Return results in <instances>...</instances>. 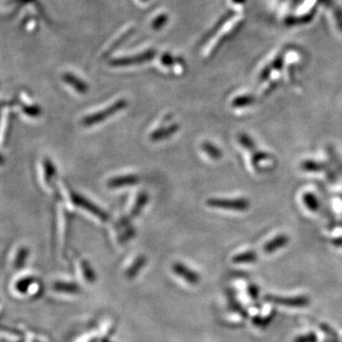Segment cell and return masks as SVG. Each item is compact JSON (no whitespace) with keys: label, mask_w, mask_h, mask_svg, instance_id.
Instances as JSON below:
<instances>
[{"label":"cell","mask_w":342,"mask_h":342,"mask_svg":"<svg viewBox=\"0 0 342 342\" xmlns=\"http://www.w3.org/2000/svg\"><path fill=\"white\" fill-rule=\"evenodd\" d=\"M127 106V101L125 99H120L113 103L112 105L105 108L102 111H99L97 112H94L92 114H90L82 119L81 124L84 126H92V125H97L105 121L106 119L111 118L114 116L116 113L125 110Z\"/></svg>","instance_id":"cell-1"},{"label":"cell","mask_w":342,"mask_h":342,"mask_svg":"<svg viewBox=\"0 0 342 342\" xmlns=\"http://www.w3.org/2000/svg\"><path fill=\"white\" fill-rule=\"evenodd\" d=\"M206 204L213 208L225 210L246 211L250 207V202L245 198L239 199H217L212 198L206 201Z\"/></svg>","instance_id":"cell-2"},{"label":"cell","mask_w":342,"mask_h":342,"mask_svg":"<svg viewBox=\"0 0 342 342\" xmlns=\"http://www.w3.org/2000/svg\"><path fill=\"white\" fill-rule=\"evenodd\" d=\"M71 200L75 206H78L80 208H83L84 210L90 212L93 216L100 219L103 222H108L110 216L108 212L102 209L97 204L92 203L89 199L82 196L77 192H71Z\"/></svg>","instance_id":"cell-3"},{"label":"cell","mask_w":342,"mask_h":342,"mask_svg":"<svg viewBox=\"0 0 342 342\" xmlns=\"http://www.w3.org/2000/svg\"><path fill=\"white\" fill-rule=\"evenodd\" d=\"M155 56V51L154 50H148L146 52L140 53L137 55L133 56H126V57H120L113 59L110 62V64L113 67H126L133 66V65H140L145 63L149 60H152Z\"/></svg>","instance_id":"cell-4"},{"label":"cell","mask_w":342,"mask_h":342,"mask_svg":"<svg viewBox=\"0 0 342 342\" xmlns=\"http://www.w3.org/2000/svg\"><path fill=\"white\" fill-rule=\"evenodd\" d=\"M265 300L269 303H276L287 307H305L309 304V298L305 296H291V297H282V296H267Z\"/></svg>","instance_id":"cell-5"},{"label":"cell","mask_w":342,"mask_h":342,"mask_svg":"<svg viewBox=\"0 0 342 342\" xmlns=\"http://www.w3.org/2000/svg\"><path fill=\"white\" fill-rule=\"evenodd\" d=\"M173 272L181 277H183L186 283L197 284L200 282V276L195 271L188 268L185 264L181 263H174L172 265Z\"/></svg>","instance_id":"cell-6"},{"label":"cell","mask_w":342,"mask_h":342,"mask_svg":"<svg viewBox=\"0 0 342 342\" xmlns=\"http://www.w3.org/2000/svg\"><path fill=\"white\" fill-rule=\"evenodd\" d=\"M180 130V125L178 124H171L165 126H161L149 134V140L152 142H161L166 139L170 138L174 134H176Z\"/></svg>","instance_id":"cell-7"},{"label":"cell","mask_w":342,"mask_h":342,"mask_svg":"<svg viewBox=\"0 0 342 342\" xmlns=\"http://www.w3.org/2000/svg\"><path fill=\"white\" fill-rule=\"evenodd\" d=\"M140 181V178L134 174L125 175V176H117L110 179L108 181V186L110 188H121L125 186H132L137 184Z\"/></svg>","instance_id":"cell-8"},{"label":"cell","mask_w":342,"mask_h":342,"mask_svg":"<svg viewBox=\"0 0 342 342\" xmlns=\"http://www.w3.org/2000/svg\"><path fill=\"white\" fill-rule=\"evenodd\" d=\"M289 237L287 235L280 234V235L273 238L272 240H270L269 242H267L266 244H264L263 252L265 254H272V253L276 252V250L286 246L289 243Z\"/></svg>","instance_id":"cell-9"},{"label":"cell","mask_w":342,"mask_h":342,"mask_svg":"<svg viewBox=\"0 0 342 342\" xmlns=\"http://www.w3.org/2000/svg\"><path fill=\"white\" fill-rule=\"evenodd\" d=\"M63 81L68 85L73 87V89L81 94H85L89 92V86L85 81L80 79L79 77L75 76L74 74L71 73H66L63 74Z\"/></svg>","instance_id":"cell-10"},{"label":"cell","mask_w":342,"mask_h":342,"mask_svg":"<svg viewBox=\"0 0 342 342\" xmlns=\"http://www.w3.org/2000/svg\"><path fill=\"white\" fill-rule=\"evenodd\" d=\"M149 201V196L148 194L145 192V191H142L140 192L138 195H137V198L134 202V204L132 206V210H131V214H130V217L135 218L137 217L140 215V213L142 212V210L145 208V205L147 204Z\"/></svg>","instance_id":"cell-11"},{"label":"cell","mask_w":342,"mask_h":342,"mask_svg":"<svg viewBox=\"0 0 342 342\" xmlns=\"http://www.w3.org/2000/svg\"><path fill=\"white\" fill-rule=\"evenodd\" d=\"M43 172H44V179L47 184L51 185L54 182L57 172L55 165H53V162L49 158H45L43 160Z\"/></svg>","instance_id":"cell-12"},{"label":"cell","mask_w":342,"mask_h":342,"mask_svg":"<svg viewBox=\"0 0 342 342\" xmlns=\"http://www.w3.org/2000/svg\"><path fill=\"white\" fill-rule=\"evenodd\" d=\"M303 204L312 212H317L320 208V203L318 198L312 192H306L303 195Z\"/></svg>","instance_id":"cell-13"},{"label":"cell","mask_w":342,"mask_h":342,"mask_svg":"<svg viewBox=\"0 0 342 342\" xmlns=\"http://www.w3.org/2000/svg\"><path fill=\"white\" fill-rule=\"evenodd\" d=\"M202 149L213 160H219L223 157L222 151L209 141H204L202 143Z\"/></svg>","instance_id":"cell-14"},{"label":"cell","mask_w":342,"mask_h":342,"mask_svg":"<svg viewBox=\"0 0 342 342\" xmlns=\"http://www.w3.org/2000/svg\"><path fill=\"white\" fill-rule=\"evenodd\" d=\"M302 169L307 172H319V171L327 170V165L323 163L316 162L314 160H305L301 165Z\"/></svg>","instance_id":"cell-15"},{"label":"cell","mask_w":342,"mask_h":342,"mask_svg":"<svg viewBox=\"0 0 342 342\" xmlns=\"http://www.w3.org/2000/svg\"><path fill=\"white\" fill-rule=\"evenodd\" d=\"M256 260L258 255L255 251H247L233 256L232 262L234 263H252L256 262Z\"/></svg>","instance_id":"cell-16"},{"label":"cell","mask_w":342,"mask_h":342,"mask_svg":"<svg viewBox=\"0 0 342 342\" xmlns=\"http://www.w3.org/2000/svg\"><path fill=\"white\" fill-rule=\"evenodd\" d=\"M146 263V258L145 256H139L133 263L132 266L126 270V276L129 277H133L138 274L139 271L145 266Z\"/></svg>","instance_id":"cell-17"},{"label":"cell","mask_w":342,"mask_h":342,"mask_svg":"<svg viewBox=\"0 0 342 342\" xmlns=\"http://www.w3.org/2000/svg\"><path fill=\"white\" fill-rule=\"evenodd\" d=\"M271 158L270 154H268L267 152H262V151H258L256 149L255 152H252V160H251V163H252V165L253 167L256 169V170L259 171L260 169V164L263 162V161H267Z\"/></svg>","instance_id":"cell-18"},{"label":"cell","mask_w":342,"mask_h":342,"mask_svg":"<svg viewBox=\"0 0 342 342\" xmlns=\"http://www.w3.org/2000/svg\"><path fill=\"white\" fill-rule=\"evenodd\" d=\"M29 253H30L29 249L27 247H25V246L20 247L18 251H17L15 260H14V267L15 268L20 269V268H22L25 265L27 259H28V256H29Z\"/></svg>","instance_id":"cell-19"},{"label":"cell","mask_w":342,"mask_h":342,"mask_svg":"<svg viewBox=\"0 0 342 342\" xmlns=\"http://www.w3.org/2000/svg\"><path fill=\"white\" fill-rule=\"evenodd\" d=\"M239 142H240L242 146H244L245 149L251 152V153L255 152L256 149V144H255L254 140L251 138L249 135H247L246 133H241L239 135Z\"/></svg>","instance_id":"cell-20"},{"label":"cell","mask_w":342,"mask_h":342,"mask_svg":"<svg viewBox=\"0 0 342 342\" xmlns=\"http://www.w3.org/2000/svg\"><path fill=\"white\" fill-rule=\"evenodd\" d=\"M254 101H255V98L251 95H242L233 100L232 106L233 108H245L247 105H252Z\"/></svg>","instance_id":"cell-21"},{"label":"cell","mask_w":342,"mask_h":342,"mask_svg":"<svg viewBox=\"0 0 342 342\" xmlns=\"http://www.w3.org/2000/svg\"><path fill=\"white\" fill-rule=\"evenodd\" d=\"M81 268H82L83 275L85 276L86 280H87L89 283H92V282L95 280V273H94V271L92 269L91 264L88 263L87 261H82V263H81Z\"/></svg>","instance_id":"cell-22"},{"label":"cell","mask_w":342,"mask_h":342,"mask_svg":"<svg viewBox=\"0 0 342 342\" xmlns=\"http://www.w3.org/2000/svg\"><path fill=\"white\" fill-rule=\"evenodd\" d=\"M23 112L31 117H39L42 113V110L38 105H24L22 106Z\"/></svg>","instance_id":"cell-23"},{"label":"cell","mask_w":342,"mask_h":342,"mask_svg":"<svg viewBox=\"0 0 342 342\" xmlns=\"http://www.w3.org/2000/svg\"><path fill=\"white\" fill-rule=\"evenodd\" d=\"M167 21H168V16L166 14H161L152 22V28L154 30H160L165 26Z\"/></svg>","instance_id":"cell-24"},{"label":"cell","mask_w":342,"mask_h":342,"mask_svg":"<svg viewBox=\"0 0 342 342\" xmlns=\"http://www.w3.org/2000/svg\"><path fill=\"white\" fill-rule=\"evenodd\" d=\"M55 288L61 291H67V292H74L77 289V286L73 283H55Z\"/></svg>","instance_id":"cell-25"},{"label":"cell","mask_w":342,"mask_h":342,"mask_svg":"<svg viewBox=\"0 0 342 342\" xmlns=\"http://www.w3.org/2000/svg\"><path fill=\"white\" fill-rule=\"evenodd\" d=\"M33 283V277H25V279H22L20 280L19 282L16 284V287L17 289L20 290V291H23V290H27L28 286H30L32 283Z\"/></svg>","instance_id":"cell-26"},{"label":"cell","mask_w":342,"mask_h":342,"mask_svg":"<svg viewBox=\"0 0 342 342\" xmlns=\"http://www.w3.org/2000/svg\"><path fill=\"white\" fill-rule=\"evenodd\" d=\"M294 342H316V336L314 333H309L304 336H297Z\"/></svg>","instance_id":"cell-27"},{"label":"cell","mask_w":342,"mask_h":342,"mask_svg":"<svg viewBox=\"0 0 342 342\" xmlns=\"http://www.w3.org/2000/svg\"><path fill=\"white\" fill-rule=\"evenodd\" d=\"M162 63L165 65V67H171L174 64V58L173 56L169 54V53H165L162 58H161Z\"/></svg>","instance_id":"cell-28"},{"label":"cell","mask_w":342,"mask_h":342,"mask_svg":"<svg viewBox=\"0 0 342 342\" xmlns=\"http://www.w3.org/2000/svg\"><path fill=\"white\" fill-rule=\"evenodd\" d=\"M248 292L250 294V296L253 297V298H256L258 297V295H259V289L256 287V285L254 284H251L250 286L248 287Z\"/></svg>","instance_id":"cell-29"},{"label":"cell","mask_w":342,"mask_h":342,"mask_svg":"<svg viewBox=\"0 0 342 342\" xmlns=\"http://www.w3.org/2000/svg\"><path fill=\"white\" fill-rule=\"evenodd\" d=\"M332 244L336 247H342V237L336 238L332 240Z\"/></svg>","instance_id":"cell-30"},{"label":"cell","mask_w":342,"mask_h":342,"mask_svg":"<svg viewBox=\"0 0 342 342\" xmlns=\"http://www.w3.org/2000/svg\"><path fill=\"white\" fill-rule=\"evenodd\" d=\"M340 226H341V227H342V223H341V224H340Z\"/></svg>","instance_id":"cell-31"},{"label":"cell","mask_w":342,"mask_h":342,"mask_svg":"<svg viewBox=\"0 0 342 342\" xmlns=\"http://www.w3.org/2000/svg\"><path fill=\"white\" fill-rule=\"evenodd\" d=\"M142 1H146V0H142Z\"/></svg>","instance_id":"cell-32"}]
</instances>
